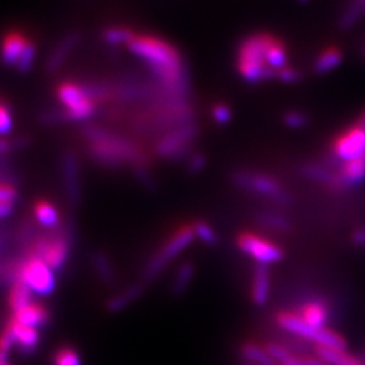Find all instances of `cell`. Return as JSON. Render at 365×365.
Wrapping results in <instances>:
<instances>
[{
  "mask_svg": "<svg viewBox=\"0 0 365 365\" xmlns=\"http://www.w3.org/2000/svg\"><path fill=\"white\" fill-rule=\"evenodd\" d=\"M126 48L150 69L165 90L180 91L185 87V66L182 57L167 39L134 31Z\"/></svg>",
  "mask_w": 365,
  "mask_h": 365,
  "instance_id": "6da1fadb",
  "label": "cell"
},
{
  "mask_svg": "<svg viewBox=\"0 0 365 365\" xmlns=\"http://www.w3.org/2000/svg\"><path fill=\"white\" fill-rule=\"evenodd\" d=\"M87 152L93 161L105 167L131 165L133 170L148 168L149 157L138 145L125 137L105 130L99 126H87L83 130Z\"/></svg>",
  "mask_w": 365,
  "mask_h": 365,
  "instance_id": "7a4b0ae2",
  "label": "cell"
},
{
  "mask_svg": "<svg viewBox=\"0 0 365 365\" xmlns=\"http://www.w3.org/2000/svg\"><path fill=\"white\" fill-rule=\"evenodd\" d=\"M271 33L259 31L244 37L235 51V69L249 83H260L276 78V73L268 64V48L272 39Z\"/></svg>",
  "mask_w": 365,
  "mask_h": 365,
  "instance_id": "3957f363",
  "label": "cell"
},
{
  "mask_svg": "<svg viewBox=\"0 0 365 365\" xmlns=\"http://www.w3.org/2000/svg\"><path fill=\"white\" fill-rule=\"evenodd\" d=\"M56 96L61 105V108H58L60 117L66 122H86L91 119L99 105L88 83L64 80L57 84Z\"/></svg>",
  "mask_w": 365,
  "mask_h": 365,
  "instance_id": "277c9868",
  "label": "cell"
},
{
  "mask_svg": "<svg viewBox=\"0 0 365 365\" xmlns=\"http://www.w3.org/2000/svg\"><path fill=\"white\" fill-rule=\"evenodd\" d=\"M72 247V232L69 226L39 233L25 250L24 256H36L46 262L53 272H60L66 267Z\"/></svg>",
  "mask_w": 365,
  "mask_h": 365,
  "instance_id": "5b68a950",
  "label": "cell"
},
{
  "mask_svg": "<svg viewBox=\"0 0 365 365\" xmlns=\"http://www.w3.org/2000/svg\"><path fill=\"white\" fill-rule=\"evenodd\" d=\"M276 324L299 339L314 342L315 346L341 349V351H345L348 348L346 339H344L339 333L329 327H324V329L312 327L307 325L297 313H292V312L277 313Z\"/></svg>",
  "mask_w": 365,
  "mask_h": 365,
  "instance_id": "8992f818",
  "label": "cell"
},
{
  "mask_svg": "<svg viewBox=\"0 0 365 365\" xmlns=\"http://www.w3.org/2000/svg\"><path fill=\"white\" fill-rule=\"evenodd\" d=\"M195 240L192 225H182L158 248L149 259L143 271V283L153 282L157 276L167 268L170 261L175 260L184 249L188 248Z\"/></svg>",
  "mask_w": 365,
  "mask_h": 365,
  "instance_id": "52a82bcc",
  "label": "cell"
},
{
  "mask_svg": "<svg viewBox=\"0 0 365 365\" xmlns=\"http://www.w3.org/2000/svg\"><path fill=\"white\" fill-rule=\"evenodd\" d=\"M233 182L237 187L264 196L277 205H288L291 202V196L274 176L252 170H238L233 175Z\"/></svg>",
  "mask_w": 365,
  "mask_h": 365,
  "instance_id": "ba28073f",
  "label": "cell"
},
{
  "mask_svg": "<svg viewBox=\"0 0 365 365\" xmlns=\"http://www.w3.org/2000/svg\"><path fill=\"white\" fill-rule=\"evenodd\" d=\"M19 277L26 283L33 294L41 297L51 295L56 289V276L51 267L36 256H22Z\"/></svg>",
  "mask_w": 365,
  "mask_h": 365,
  "instance_id": "9c48e42d",
  "label": "cell"
},
{
  "mask_svg": "<svg viewBox=\"0 0 365 365\" xmlns=\"http://www.w3.org/2000/svg\"><path fill=\"white\" fill-rule=\"evenodd\" d=\"M235 244L242 253L248 255L249 257L261 265L274 264L283 260L284 257V250L282 247L269 241L268 238L250 232H242L237 235Z\"/></svg>",
  "mask_w": 365,
  "mask_h": 365,
  "instance_id": "30bf717a",
  "label": "cell"
},
{
  "mask_svg": "<svg viewBox=\"0 0 365 365\" xmlns=\"http://www.w3.org/2000/svg\"><path fill=\"white\" fill-rule=\"evenodd\" d=\"M330 153V160L339 165L363 156L365 153L364 128L356 123L354 126L339 133L331 143Z\"/></svg>",
  "mask_w": 365,
  "mask_h": 365,
  "instance_id": "8fae6325",
  "label": "cell"
},
{
  "mask_svg": "<svg viewBox=\"0 0 365 365\" xmlns=\"http://www.w3.org/2000/svg\"><path fill=\"white\" fill-rule=\"evenodd\" d=\"M195 131L192 126H184L179 130L164 135L156 144L157 156L168 160H176L184 156L195 137Z\"/></svg>",
  "mask_w": 365,
  "mask_h": 365,
  "instance_id": "7c38bea8",
  "label": "cell"
},
{
  "mask_svg": "<svg viewBox=\"0 0 365 365\" xmlns=\"http://www.w3.org/2000/svg\"><path fill=\"white\" fill-rule=\"evenodd\" d=\"M30 39L19 29L6 31L0 38V63L6 68H15Z\"/></svg>",
  "mask_w": 365,
  "mask_h": 365,
  "instance_id": "4fadbf2b",
  "label": "cell"
},
{
  "mask_svg": "<svg viewBox=\"0 0 365 365\" xmlns=\"http://www.w3.org/2000/svg\"><path fill=\"white\" fill-rule=\"evenodd\" d=\"M3 331H6L10 336L14 346L18 349V352L29 356L37 351L39 345L38 329L25 327L16 322L14 318H10Z\"/></svg>",
  "mask_w": 365,
  "mask_h": 365,
  "instance_id": "5bb4252c",
  "label": "cell"
},
{
  "mask_svg": "<svg viewBox=\"0 0 365 365\" xmlns=\"http://www.w3.org/2000/svg\"><path fill=\"white\" fill-rule=\"evenodd\" d=\"M365 180V153L363 156L339 164V167L334 170V178L331 185L333 188H351L356 187Z\"/></svg>",
  "mask_w": 365,
  "mask_h": 365,
  "instance_id": "9a60e30c",
  "label": "cell"
},
{
  "mask_svg": "<svg viewBox=\"0 0 365 365\" xmlns=\"http://www.w3.org/2000/svg\"><path fill=\"white\" fill-rule=\"evenodd\" d=\"M63 175H64V188L69 205L78 206L80 202V170L78 158L75 153L68 152L63 160Z\"/></svg>",
  "mask_w": 365,
  "mask_h": 365,
  "instance_id": "2e32d148",
  "label": "cell"
},
{
  "mask_svg": "<svg viewBox=\"0 0 365 365\" xmlns=\"http://www.w3.org/2000/svg\"><path fill=\"white\" fill-rule=\"evenodd\" d=\"M297 314L307 325L315 329H324L327 327L330 318V307L325 300L315 298L304 302Z\"/></svg>",
  "mask_w": 365,
  "mask_h": 365,
  "instance_id": "e0dca14e",
  "label": "cell"
},
{
  "mask_svg": "<svg viewBox=\"0 0 365 365\" xmlns=\"http://www.w3.org/2000/svg\"><path fill=\"white\" fill-rule=\"evenodd\" d=\"M11 318L25 327L41 329V327H46L51 324L52 315L46 306L33 300L30 304H27L19 312L14 313Z\"/></svg>",
  "mask_w": 365,
  "mask_h": 365,
  "instance_id": "ac0fdd59",
  "label": "cell"
},
{
  "mask_svg": "<svg viewBox=\"0 0 365 365\" xmlns=\"http://www.w3.org/2000/svg\"><path fill=\"white\" fill-rule=\"evenodd\" d=\"M269 292H271L269 269L267 265L257 264L253 271V279H252V289H250L252 302L259 307L265 306L269 299Z\"/></svg>",
  "mask_w": 365,
  "mask_h": 365,
  "instance_id": "d6986e66",
  "label": "cell"
},
{
  "mask_svg": "<svg viewBox=\"0 0 365 365\" xmlns=\"http://www.w3.org/2000/svg\"><path fill=\"white\" fill-rule=\"evenodd\" d=\"M34 220L45 230H56L63 226L61 214L52 202L46 199H37L33 205Z\"/></svg>",
  "mask_w": 365,
  "mask_h": 365,
  "instance_id": "ffe728a7",
  "label": "cell"
},
{
  "mask_svg": "<svg viewBox=\"0 0 365 365\" xmlns=\"http://www.w3.org/2000/svg\"><path fill=\"white\" fill-rule=\"evenodd\" d=\"M145 292V283H135L129 287L114 294L106 302V309L110 313L115 314L128 309L134 302L140 299Z\"/></svg>",
  "mask_w": 365,
  "mask_h": 365,
  "instance_id": "44dd1931",
  "label": "cell"
},
{
  "mask_svg": "<svg viewBox=\"0 0 365 365\" xmlns=\"http://www.w3.org/2000/svg\"><path fill=\"white\" fill-rule=\"evenodd\" d=\"M78 39H80V33L75 31V33L66 34V37L56 45V48L49 54L48 61H46L48 72H54L64 64L69 53L72 52L75 49V46L78 45Z\"/></svg>",
  "mask_w": 365,
  "mask_h": 365,
  "instance_id": "7402d4cb",
  "label": "cell"
},
{
  "mask_svg": "<svg viewBox=\"0 0 365 365\" xmlns=\"http://www.w3.org/2000/svg\"><path fill=\"white\" fill-rule=\"evenodd\" d=\"M31 302H33V291L21 277H18L14 283L10 284L9 297H7L9 309L11 310V313H16L27 304H30Z\"/></svg>",
  "mask_w": 365,
  "mask_h": 365,
  "instance_id": "603a6c76",
  "label": "cell"
},
{
  "mask_svg": "<svg viewBox=\"0 0 365 365\" xmlns=\"http://www.w3.org/2000/svg\"><path fill=\"white\" fill-rule=\"evenodd\" d=\"M342 58H344V56L339 48H336V46L325 48L314 60V72L318 75H327L341 66Z\"/></svg>",
  "mask_w": 365,
  "mask_h": 365,
  "instance_id": "cb8c5ba5",
  "label": "cell"
},
{
  "mask_svg": "<svg viewBox=\"0 0 365 365\" xmlns=\"http://www.w3.org/2000/svg\"><path fill=\"white\" fill-rule=\"evenodd\" d=\"M195 276V267L191 261H184L182 262L175 276L172 279V284H170V292L173 297H182V294L187 292V289L191 286L192 279Z\"/></svg>",
  "mask_w": 365,
  "mask_h": 365,
  "instance_id": "d4e9b609",
  "label": "cell"
},
{
  "mask_svg": "<svg viewBox=\"0 0 365 365\" xmlns=\"http://www.w3.org/2000/svg\"><path fill=\"white\" fill-rule=\"evenodd\" d=\"M95 274L106 286H113L117 282V274L113 262L105 252H95L91 257Z\"/></svg>",
  "mask_w": 365,
  "mask_h": 365,
  "instance_id": "484cf974",
  "label": "cell"
},
{
  "mask_svg": "<svg viewBox=\"0 0 365 365\" xmlns=\"http://www.w3.org/2000/svg\"><path fill=\"white\" fill-rule=\"evenodd\" d=\"M315 354L319 356L329 365H365L360 359L351 353L341 349H330V348H315Z\"/></svg>",
  "mask_w": 365,
  "mask_h": 365,
  "instance_id": "4316f807",
  "label": "cell"
},
{
  "mask_svg": "<svg viewBox=\"0 0 365 365\" xmlns=\"http://www.w3.org/2000/svg\"><path fill=\"white\" fill-rule=\"evenodd\" d=\"M242 360L249 361L253 365H277L274 359L267 352L265 346H261L256 342H245L242 344L241 349Z\"/></svg>",
  "mask_w": 365,
  "mask_h": 365,
  "instance_id": "83f0119b",
  "label": "cell"
},
{
  "mask_svg": "<svg viewBox=\"0 0 365 365\" xmlns=\"http://www.w3.org/2000/svg\"><path fill=\"white\" fill-rule=\"evenodd\" d=\"M257 222L260 223L262 227L271 229L274 232L280 233H287L291 230V223L287 218L279 212H272V211H265L257 215Z\"/></svg>",
  "mask_w": 365,
  "mask_h": 365,
  "instance_id": "f1b7e54d",
  "label": "cell"
},
{
  "mask_svg": "<svg viewBox=\"0 0 365 365\" xmlns=\"http://www.w3.org/2000/svg\"><path fill=\"white\" fill-rule=\"evenodd\" d=\"M134 30L128 26H114L106 27L102 33V37L105 39L106 43L113 45V46H126L129 42Z\"/></svg>",
  "mask_w": 365,
  "mask_h": 365,
  "instance_id": "f546056e",
  "label": "cell"
},
{
  "mask_svg": "<svg viewBox=\"0 0 365 365\" xmlns=\"http://www.w3.org/2000/svg\"><path fill=\"white\" fill-rule=\"evenodd\" d=\"M52 365H83V361L76 348L63 345L53 353Z\"/></svg>",
  "mask_w": 365,
  "mask_h": 365,
  "instance_id": "4dcf8cb0",
  "label": "cell"
},
{
  "mask_svg": "<svg viewBox=\"0 0 365 365\" xmlns=\"http://www.w3.org/2000/svg\"><path fill=\"white\" fill-rule=\"evenodd\" d=\"M365 13V0H353L352 3L346 7V10L342 14L339 26L342 29H349L354 26L360 18Z\"/></svg>",
  "mask_w": 365,
  "mask_h": 365,
  "instance_id": "1f68e13d",
  "label": "cell"
},
{
  "mask_svg": "<svg viewBox=\"0 0 365 365\" xmlns=\"http://www.w3.org/2000/svg\"><path fill=\"white\" fill-rule=\"evenodd\" d=\"M36 58H37V45L33 39H30L14 69L19 73H27L31 71V68L36 63Z\"/></svg>",
  "mask_w": 365,
  "mask_h": 365,
  "instance_id": "d6a6232c",
  "label": "cell"
},
{
  "mask_svg": "<svg viewBox=\"0 0 365 365\" xmlns=\"http://www.w3.org/2000/svg\"><path fill=\"white\" fill-rule=\"evenodd\" d=\"M192 230H194L195 238H199L205 245L212 247L218 242L217 232L211 227V225H209L207 222L196 221L192 225Z\"/></svg>",
  "mask_w": 365,
  "mask_h": 365,
  "instance_id": "836d02e7",
  "label": "cell"
},
{
  "mask_svg": "<svg viewBox=\"0 0 365 365\" xmlns=\"http://www.w3.org/2000/svg\"><path fill=\"white\" fill-rule=\"evenodd\" d=\"M14 129V114L11 106L0 99V135H6Z\"/></svg>",
  "mask_w": 365,
  "mask_h": 365,
  "instance_id": "e575fe53",
  "label": "cell"
},
{
  "mask_svg": "<svg viewBox=\"0 0 365 365\" xmlns=\"http://www.w3.org/2000/svg\"><path fill=\"white\" fill-rule=\"evenodd\" d=\"M267 352L269 353V356L274 359V361L279 364L284 363L287 359L292 356V353L288 351L287 346L282 345V344H276V342H269L265 345Z\"/></svg>",
  "mask_w": 365,
  "mask_h": 365,
  "instance_id": "d590c367",
  "label": "cell"
},
{
  "mask_svg": "<svg viewBox=\"0 0 365 365\" xmlns=\"http://www.w3.org/2000/svg\"><path fill=\"white\" fill-rule=\"evenodd\" d=\"M211 117L218 125H226L232 120L233 113L232 108L225 103H217L211 108Z\"/></svg>",
  "mask_w": 365,
  "mask_h": 365,
  "instance_id": "8d00e7d4",
  "label": "cell"
},
{
  "mask_svg": "<svg viewBox=\"0 0 365 365\" xmlns=\"http://www.w3.org/2000/svg\"><path fill=\"white\" fill-rule=\"evenodd\" d=\"M14 348L10 336L3 331L0 336V365H13L10 363V352Z\"/></svg>",
  "mask_w": 365,
  "mask_h": 365,
  "instance_id": "74e56055",
  "label": "cell"
},
{
  "mask_svg": "<svg viewBox=\"0 0 365 365\" xmlns=\"http://www.w3.org/2000/svg\"><path fill=\"white\" fill-rule=\"evenodd\" d=\"M283 120H284V123L287 125L288 128H291V129H300V128L307 125L309 118L302 111H288L287 114L284 115Z\"/></svg>",
  "mask_w": 365,
  "mask_h": 365,
  "instance_id": "f35d334b",
  "label": "cell"
},
{
  "mask_svg": "<svg viewBox=\"0 0 365 365\" xmlns=\"http://www.w3.org/2000/svg\"><path fill=\"white\" fill-rule=\"evenodd\" d=\"M18 199V190L15 184L0 182V203L14 205Z\"/></svg>",
  "mask_w": 365,
  "mask_h": 365,
  "instance_id": "ab89813d",
  "label": "cell"
},
{
  "mask_svg": "<svg viewBox=\"0 0 365 365\" xmlns=\"http://www.w3.org/2000/svg\"><path fill=\"white\" fill-rule=\"evenodd\" d=\"M300 78H302V75H300L299 69H297L295 66H286L277 75V80L284 81V83H294V81H298Z\"/></svg>",
  "mask_w": 365,
  "mask_h": 365,
  "instance_id": "60d3db41",
  "label": "cell"
},
{
  "mask_svg": "<svg viewBox=\"0 0 365 365\" xmlns=\"http://www.w3.org/2000/svg\"><path fill=\"white\" fill-rule=\"evenodd\" d=\"M15 143L14 140H7L3 138V135H0V156H9L13 150H15Z\"/></svg>",
  "mask_w": 365,
  "mask_h": 365,
  "instance_id": "b9f144b4",
  "label": "cell"
},
{
  "mask_svg": "<svg viewBox=\"0 0 365 365\" xmlns=\"http://www.w3.org/2000/svg\"><path fill=\"white\" fill-rule=\"evenodd\" d=\"M188 165H190V170H191L192 173H197V172H200V170H203V167L206 165V161H205V158L200 156V155H196V156L191 157Z\"/></svg>",
  "mask_w": 365,
  "mask_h": 365,
  "instance_id": "7bdbcfd3",
  "label": "cell"
},
{
  "mask_svg": "<svg viewBox=\"0 0 365 365\" xmlns=\"http://www.w3.org/2000/svg\"><path fill=\"white\" fill-rule=\"evenodd\" d=\"M352 242L359 248H365V227L356 229L352 233Z\"/></svg>",
  "mask_w": 365,
  "mask_h": 365,
  "instance_id": "ee69618b",
  "label": "cell"
},
{
  "mask_svg": "<svg viewBox=\"0 0 365 365\" xmlns=\"http://www.w3.org/2000/svg\"><path fill=\"white\" fill-rule=\"evenodd\" d=\"M302 365H329L319 356H300Z\"/></svg>",
  "mask_w": 365,
  "mask_h": 365,
  "instance_id": "f6af8a7d",
  "label": "cell"
},
{
  "mask_svg": "<svg viewBox=\"0 0 365 365\" xmlns=\"http://www.w3.org/2000/svg\"><path fill=\"white\" fill-rule=\"evenodd\" d=\"M14 205L0 203V220H4L13 214Z\"/></svg>",
  "mask_w": 365,
  "mask_h": 365,
  "instance_id": "bcb514c9",
  "label": "cell"
},
{
  "mask_svg": "<svg viewBox=\"0 0 365 365\" xmlns=\"http://www.w3.org/2000/svg\"><path fill=\"white\" fill-rule=\"evenodd\" d=\"M357 125H360L361 128H364L365 129V111L359 117V119H357V122H356Z\"/></svg>",
  "mask_w": 365,
  "mask_h": 365,
  "instance_id": "7dc6e473",
  "label": "cell"
},
{
  "mask_svg": "<svg viewBox=\"0 0 365 365\" xmlns=\"http://www.w3.org/2000/svg\"><path fill=\"white\" fill-rule=\"evenodd\" d=\"M242 365H253L252 363H249V361H245V360H242Z\"/></svg>",
  "mask_w": 365,
  "mask_h": 365,
  "instance_id": "c3c4849f",
  "label": "cell"
},
{
  "mask_svg": "<svg viewBox=\"0 0 365 365\" xmlns=\"http://www.w3.org/2000/svg\"><path fill=\"white\" fill-rule=\"evenodd\" d=\"M299 1H307V0H299Z\"/></svg>",
  "mask_w": 365,
  "mask_h": 365,
  "instance_id": "681fc988",
  "label": "cell"
}]
</instances>
